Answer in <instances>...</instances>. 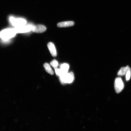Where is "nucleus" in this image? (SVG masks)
<instances>
[{
  "label": "nucleus",
  "instance_id": "6",
  "mask_svg": "<svg viewBox=\"0 0 131 131\" xmlns=\"http://www.w3.org/2000/svg\"><path fill=\"white\" fill-rule=\"evenodd\" d=\"M47 30L45 26L42 25H38L33 26L32 30L34 32L41 33Z\"/></svg>",
  "mask_w": 131,
  "mask_h": 131
},
{
  "label": "nucleus",
  "instance_id": "2",
  "mask_svg": "<svg viewBox=\"0 0 131 131\" xmlns=\"http://www.w3.org/2000/svg\"><path fill=\"white\" fill-rule=\"evenodd\" d=\"M60 77V80L61 83H71L74 80V75L72 72L66 73Z\"/></svg>",
  "mask_w": 131,
  "mask_h": 131
},
{
  "label": "nucleus",
  "instance_id": "12",
  "mask_svg": "<svg viewBox=\"0 0 131 131\" xmlns=\"http://www.w3.org/2000/svg\"><path fill=\"white\" fill-rule=\"evenodd\" d=\"M55 69L56 73L57 76L60 77L65 74L64 73L63 71L60 69L56 68Z\"/></svg>",
  "mask_w": 131,
  "mask_h": 131
},
{
  "label": "nucleus",
  "instance_id": "7",
  "mask_svg": "<svg viewBox=\"0 0 131 131\" xmlns=\"http://www.w3.org/2000/svg\"><path fill=\"white\" fill-rule=\"evenodd\" d=\"M47 47L52 56L56 57L57 55V51L54 44L52 42H49L47 44Z\"/></svg>",
  "mask_w": 131,
  "mask_h": 131
},
{
  "label": "nucleus",
  "instance_id": "9",
  "mask_svg": "<svg viewBox=\"0 0 131 131\" xmlns=\"http://www.w3.org/2000/svg\"><path fill=\"white\" fill-rule=\"evenodd\" d=\"M130 70H131L130 68L128 66L127 67H122L118 73V75L120 76H124L126 75L128 71Z\"/></svg>",
  "mask_w": 131,
  "mask_h": 131
},
{
  "label": "nucleus",
  "instance_id": "1",
  "mask_svg": "<svg viewBox=\"0 0 131 131\" xmlns=\"http://www.w3.org/2000/svg\"><path fill=\"white\" fill-rule=\"evenodd\" d=\"M16 34L14 29H5L0 32V38L4 41H7L15 36Z\"/></svg>",
  "mask_w": 131,
  "mask_h": 131
},
{
  "label": "nucleus",
  "instance_id": "10",
  "mask_svg": "<svg viewBox=\"0 0 131 131\" xmlns=\"http://www.w3.org/2000/svg\"><path fill=\"white\" fill-rule=\"evenodd\" d=\"M43 67L45 69L47 73L50 74V75L53 74L54 72L53 70L52 69L50 65L48 63H45L44 64Z\"/></svg>",
  "mask_w": 131,
  "mask_h": 131
},
{
  "label": "nucleus",
  "instance_id": "3",
  "mask_svg": "<svg viewBox=\"0 0 131 131\" xmlns=\"http://www.w3.org/2000/svg\"><path fill=\"white\" fill-rule=\"evenodd\" d=\"M9 20L12 25L15 27H21L26 25L27 21L22 18H15L11 17L10 18Z\"/></svg>",
  "mask_w": 131,
  "mask_h": 131
},
{
  "label": "nucleus",
  "instance_id": "13",
  "mask_svg": "<svg viewBox=\"0 0 131 131\" xmlns=\"http://www.w3.org/2000/svg\"><path fill=\"white\" fill-rule=\"evenodd\" d=\"M50 64L55 69L57 68L58 66V63L56 60H53L50 62Z\"/></svg>",
  "mask_w": 131,
  "mask_h": 131
},
{
  "label": "nucleus",
  "instance_id": "4",
  "mask_svg": "<svg viewBox=\"0 0 131 131\" xmlns=\"http://www.w3.org/2000/svg\"><path fill=\"white\" fill-rule=\"evenodd\" d=\"M124 84L121 78H116L115 81L114 88L116 93L119 94L124 89Z\"/></svg>",
  "mask_w": 131,
  "mask_h": 131
},
{
  "label": "nucleus",
  "instance_id": "5",
  "mask_svg": "<svg viewBox=\"0 0 131 131\" xmlns=\"http://www.w3.org/2000/svg\"><path fill=\"white\" fill-rule=\"evenodd\" d=\"M33 26L28 25H24L21 27H15L14 29L16 34L24 33L30 31L32 30Z\"/></svg>",
  "mask_w": 131,
  "mask_h": 131
},
{
  "label": "nucleus",
  "instance_id": "8",
  "mask_svg": "<svg viewBox=\"0 0 131 131\" xmlns=\"http://www.w3.org/2000/svg\"><path fill=\"white\" fill-rule=\"evenodd\" d=\"M74 22L72 21H65L59 23L57 24L59 27H71L74 25Z\"/></svg>",
  "mask_w": 131,
  "mask_h": 131
},
{
  "label": "nucleus",
  "instance_id": "14",
  "mask_svg": "<svg viewBox=\"0 0 131 131\" xmlns=\"http://www.w3.org/2000/svg\"><path fill=\"white\" fill-rule=\"evenodd\" d=\"M131 70H129L126 74V79L127 81H128L130 80L131 77Z\"/></svg>",
  "mask_w": 131,
  "mask_h": 131
},
{
  "label": "nucleus",
  "instance_id": "11",
  "mask_svg": "<svg viewBox=\"0 0 131 131\" xmlns=\"http://www.w3.org/2000/svg\"><path fill=\"white\" fill-rule=\"evenodd\" d=\"M69 68V66L68 64L64 63L61 65L60 69L64 73H68V70Z\"/></svg>",
  "mask_w": 131,
  "mask_h": 131
}]
</instances>
